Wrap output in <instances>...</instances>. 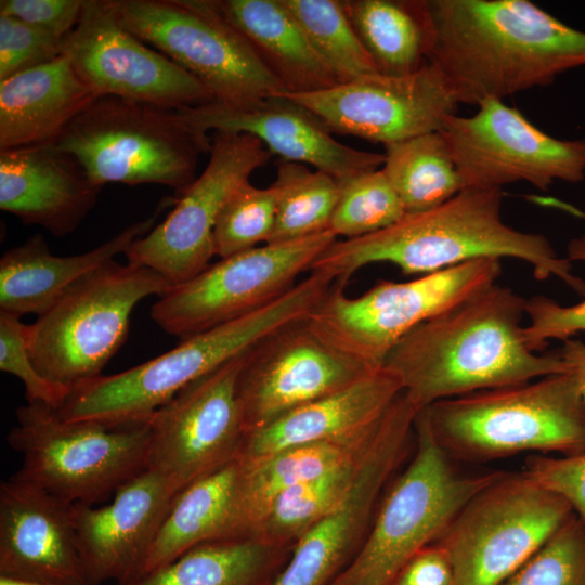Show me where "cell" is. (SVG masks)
Here are the masks:
<instances>
[{
    "mask_svg": "<svg viewBox=\"0 0 585 585\" xmlns=\"http://www.w3.org/2000/svg\"><path fill=\"white\" fill-rule=\"evenodd\" d=\"M160 203L153 216L132 223L100 246L74 256H54L41 234L6 250L0 259V311L22 317L41 315L78 280L125 253L138 238L155 226L165 207Z\"/></svg>",
    "mask_w": 585,
    "mask_h": 585,
    "instance_id": "obj_26",
    "label": "cell"
},
{
    "mask_svg": "<svg viewBox=\"0 0 585 585\" xmlns=\"http://www.w3.org/2000/svg\"><path fill=\"white\" fill-rule=\"evenodd\" d=\"M454 572L445 551L430 544L402 568L392 585H453Z\"/></svg>",
    "mask_w": 585,
    "mask_h": 585,
    "instance_id": "obj_45",
    "label": "cell"
},
{
    "mask_svg": "<svg viewBox=\"0 0 585 585\" xmlns=\"http://www.w3.org/2000/svg\"><path fill=\"white\" fill-rule=\"evenodd\" d=\"M375 369L328 342L308 317L285 324L246 353L237 379L245 433L347 388Z\"/></svg>",
    "mask_w": 585,
    "mask_h": 585,
    "instance_id": "obj_17",
    "label": "cell"
},
{
    "mask_svg": "<svg viewBox=\"0 0 585 585\" xmlns=\"http://www.w3.org/2000/svg\"><path fill=\"white\" fill-rule=\"evenodd\" d=\"M61 56V40L18 18L0 14V80Z\"/></svg>",
    "mask_w": 585,
    "mask_h": 585,
    "instance_id": "obj_42",
    "label": "cell"
},
{
    "mask_svg": "<svg viewBox=\"0 0 585 585\" xmlns=\"http://www.w3.org/2000/svg\"><path fill=\"white\" fill-rule=\"evenodd\" d=\"M53 142L101 186L159 184L177 197L211 147V136L195 131L179 110L116 96L95 98Z\"/></svg>",
    "mask_w": 585,
    "mask_h": 585,
    "instance_id": "obj_7",
    "label": "cell"
},
{
    "mask_svg": "<svg viewBox=\"0 0 585 585\" xmlns=\"http://www.w3.org/2000/svg\"><path fill=\"white\" fill-rule=\"evenodd\" d=\"M382 170L405 213L435 208L464 190L441 131L424 133L385 146Z\"/></svg>",
    "mask_w": 585,
    "mask_h": 585,
    "instance_id": "obj_33",
    "label": "cell"
},
{
    "mask_svg": "<svg viewBox=\"0 0 585 585\" xmlns=\"http://www.w3.org/2000/svg\"><path fill=\"white\" fill-rule=\"evenodd\" d=\"M120 24L196 77L213 101L244 105L285 92L212 0H106Z\"/></svg>",
    "mask_w": 585,
    "mask_h": 585,
    "instance_id": "obj_11",
    "label": "cell"
},
{
    "mask_svg": "<svg viewBox=\"0 0 585 585\" xmlns=\"http://www.w3.org/2000/svg\"><path fill=\"white\" fill-rule=\"evenodd\" d=\"M177 495L162 476L145 469L120 486L105 506L73 505L89 585L136 577Z\"/></svg>",
    "mask_w": 585,
    "mask_h": 585,
    "instance_id": "obj_23",
    "label": "cell"
},
{
    "mask_svg": "<svg viewBox=\"0 0 585 585\" xmlns=\"http://www.w3.org/2000/svg\"><path fill=\"white\" fill-rule=\"evenodd\" d=\"M562 342L559 355L575 377L585 403V342L572 338Z\"/></svg>",
    "mask_w": 585,
    "mask_h": 585,
    "instance_id": "obj_46",
    "label": "cell"
},
{
    "mask_svg": "<svg viewBox=\"0 0 585 585\" xmlns=\"http://www.w3.org/2000/svg\"><path fill=\"white\" fill-rule=\"evenodd\" d=\"M96 184L54 142L0 151V208L52 235L73 233L98 202Z\"/></svg>",
    "mask_w": 585,
    "mask_h": 585,
    "instance_id": "obj_24",
    "label": "cell"
},
{
    "mask_svg": "<svg viewBox=\"0 0 585 585\" xmlns=\"http://www.w3.org/2000/svg\"><path fill=\"white\" fill-rule=\"evenodd\" d=\"M421 411L440 446L464 460L585 451V403L570 372L441 400Z\"/></svg>",
    "mask_w": 585,
    "mask_h": 585,
    "instance_id": "obj_5",
    "label": "cell"
},
{
    "mask_svg": "<svg viewBox=\"0 0 585 585\" xmlns=\"http://www.w3.org/2000/svg\"><path fill=\"white\" fill-rule=\"evenodd\" d=\"M0 369L23 382L28 403L40 402L58 410L70 392L41 375L30 354L28 325L4 311H0Z\"/></svg>",
    "mask_w": 585,
    "mask_h": 585,
    "instance_id": "obj_41",
    "label": "cell"
},
{
    "mask_svg": "<svg viewBox=\"0 0 585 585\" xmlns=\"http://www.w3.org/2000/svg\"><path fill=\"white\" fill-rule=\"evenodd\" d=\"M239 472L240 464L235 459L176 496L136 577L200 544L234 540Z\"/></svg>",
    "mask_w": 585,
    "mask_h": 585,
    "instance_id": "obj_30",
    "label": "cell"
},
{
    "mask_svg": "<svg viewBox=\"0 0 585 585\" xmlns=\"http://www.w3.org/2000/svg\"><path fill=\"white\" fill-rule=\"evenodd\" d=\"M337 239L328 230L222 258L187 282L171 286L153 304L151 317L183 340L251 314L290 290Z\"/></svg>",
    "mask_w": 585,
    "mask_h": 585,
    "instance_id": "obj_13",
    "label": "cell"
},
{
    "mask_svg": "<svg viewBox=\"0 0 585 585\" xmlns=\"http://www.w3.org/2000/svg\"><path fill=\"white\" fill-rule=\"evenodd\" d=\"M94 99L63 55L0 80V151L53 142Z\"/></svg>",
    "mask_w": 585,
    "mask_h": 585,
    "instance_id": "obj_27",
    "label": "cell"
},
{
    "mask_svg": "<svg viewBox=\"0 0 585 585\" xmlns=\"http://www.w3.org/2000/svg\"><path fill=\"white\" fill-rule=\"evenodd\" d=\"M500 273V260L477 259L410 282L381 281L359 297L334 282L308 321L332 344L380 368L405 335L494 285Z\"/></svg>",
    "mask_w": 585,
    "mask_h": 585,
    "instance_id": "obj_10",
    "label": "cell"
},
{
    "mask_svg": "<svg viewBox=\"0 0 585 585\" xmlns=\"http://www.w3.org/2000/svg\"><path fill=\"white\" fill-rule=\"evenodd\" d=\"M61 55L95 98L176 110L213 101L196 77L125 28L106 0L84 1L78 23L61 40Z\"/></svg>",
    "mask_w": 585,
    "mask_h": 585,
    "instance_id": "obj_18",
    "label": "cell"
},
{
    "mask_svg": "<svg viewBox=\"0 0 585 585\" xmlns=\"http://www.w3.org/2000/svg\"><path fill=\"white\" fill-rule=\"evenodd\" d=\"M332 285L326 274L310 272L251 314L187 337L134 367L76 385L56 412L65 420L109 426L146 421L192 381L246 352L281 326L308 317Z\"/></svg>",
    "mask_w": 585,
    "mask_h": 585,
    "instance_id": "obj_4",
    "label": "cell"
},
{
    "mask_svg": "<svg viewBox=\"0 0 585 585\" xmlns=\"http://www.w3.org/2000/svg\"><path fill=\"white\" fill-rule=\"evenodd\" d=\"M503 191L464 188L444 204L405 213L394 224L356 238L337 239L313 262L335 282L347 283L365 265L388 262L405 275H425L468 261L515 258L540 281L555 276L585 296V281L542 234L516 230L502 218Z\"/></svg>",
    "mask_w": 585,
    "mask_h": 585,
    "instance_id": "obj_3",
    "label": "cell"
},
{
    "mask_svg": "<svg viewBox=\"0 0 585 585\" xmlns=\"http://www.w3.org/2000/svg\"><path fill=\"white\" fill-rule=\"evenodd\" d=\"M415 441L414 456L386 489L360 549L329 585H392L410 559L437 542L461 508L504 472H458L422 411Z\"/></svg>",
    "mask_w": 585,
    "mask_h": 585,
    "instance_id": "obj_6",
    "label": "cell"
},
{
    "mask_svg": "<svg viewBox=\"0 0 585 585\" xmlns=\"http://www.w3.org/2000/svg\"><path fill=\"white\" fill-rule=\"evenodd\" d=\"M86 0H1L0 14L36 26L58 40L78 23Z\"/></svg>",
    "mask_w": 585,
    "mask_h": 585,
    "instance_id": "obj_44",
    "label": "cell"
},
{
    "mask_svg": "<svg viewBox=\"0 0 585 585\" xmlns=\"http://www.w3.org/2000/svg\"><path fill=\"white\" fill-rule=\"evenodd\" d=\"M368 448L358 458L281 493L259 517L248 537L270 545L294 547L303 534L346 499L361 473Z\"/></svg>",
    "mask_w": 585,
    "mask_h": 585,
    "instance_id": "obj_34",
    "label": "cell"
},
{
    "mask_svg": "<svg viewBox=\"0 0 585 585\" xmlns=\"http://www.w3.org/2000/svg\"><path fill=\"white\" fill-rule=\"evenodd\" d=\"M208 162L178 197L165 220L135 239L127 262L150 268L171 286L204 271L214 256L213 231L233 193L271 158L270 151L247 133L212 132Z\"/></svg>",
    "mask_w": 585,
    "mask_h": 585,
    "instance_id": "obj_15",
    "label": "cell"
},
{
    "mask_svg": "<svg viewBox=\"0 0 585 585\" xmlns=\"http://www.w3.org/2000/svg\"><path fill=\"white\" fill-rule=\"evenodd\" d=\"M380 74L402 76L428 62L422 0H340Z\"/></svg>",
    "mask_w": 585,
    "mask_h": 585,
    "instance_id": "obj_32",
    "label": "cell"
},
{
    "mask_svg": "<svg viewBox=\"0 0 585 585\" xmlns=\"http://www.w3.org/2000/svg\"><path fill=\"white\" fill-rule=\"evenodd\" d=\"M275 225L268 243H284L328 231L342 182L307 165L277 162Z\"/></svg>",
    "mask_w": 585,
    "mask_h": 585,
    "instance_id": "obj_35",
    "label": "cell"
},
{
    "mask_svg": "<svg viewBox=\"0 0 585 585\" xmlns=\"http://www.w3.org/2000/svg\"><path fill=\"white\" fill-rule=\"evenodd\" d=\"M471 116H447L441 128L464 188H499L523 181L546 191L585 178V140L544 132L502 100L481 101Z\"/></svg>",
    "mask_w": 585,
    "mask_h": 585,
    "instance_id": "obj_14",
    "label": "cell"
},
{
    "mask_svg": "<svg viewBox=\"0 0 585 585\" xmlns=\"http://www.w3.org/2000/svg\"><path fill=\"white\" fill-rule=\"evenodd\" d=\"M573 514L568 502L523 471L503 472L434 543L452 563L453 585H500Z\"/></svg>",
    "mask_w": 585,
    "mask_h": 585,
    "instance_id": "obj_12",
    "label": "cell"
},
{
    "mask_svg": "<svg viewBox=\"0 0 585 585\" xmlns=\"http://www.w3.org/2000/svg\"><path fill=\"white\" fill-rule=\"evenodd\" d=\"M170 287L154 270L128 262L113 260L88 273L28 325L37 369L68 389L102 375L128 337L136 304Z\"/></svg>",
    "mask_w": 585,
    "mask_h": 585,
    "instance_id": "obj_9",
    "label": "cell"
},
{
    "mask_svg": "<svg viewBox=\"0 0 585 585\" xmlns=\"http://www.w3.org/2000/svg\"><path fill=\"white\" fill-rule=\"evenodd\" d=\"M567 258L585 263V234L570 239ZM525 315L530 322L523 327V337L529 349L537 353L551 340L566 341L585 332V299L562 306L546 296H534L526 300Z\"/></svg>",
    "mask_w": 585,
    "mask_h": 585,
    "instance_id": "obj_40",
    "label": "cell"
},
{
    "mask_svg": "<svg viewBox=\"0 0 585 585\" xmlns=\"http://www.w3.org/2000/svg\"><path fill=\"white\" fill-rule=\"evenodd\" d=\"M277 188L250 181L230 197L213 231L214 256L222 258L258 247L271 238L276 218Z\"/></svg>",
    "mask_w": 585,
    "mask_h": 585,
    "instance_id": "obj_38",
    "label": "cell"
},
{
    "mask_svg": "<svg viewBox=\"0 0 585 585\" xmlns=\"http://www.w3.org/2000/svg\"><path fill=\"white\" fill-rule=\"evenodd\" d=\"M418 412L402 392L385 415L349 495L299 538L272 585H329L350 563L410 453Z\"/></svg>",
    "mask_w": 585,
    "mask_h": 585,
    "instance_id": "obj_19",
    "label": "cell"
},
{
    "mask_svg": "<svg viewBox=\"0 0 585 585\" xmlns=\"http://www.w3.org/2000/svg\"><path fill=\"white\" fill-rule=\"evenodd\" d=\"M0 585H42V584L15 581V580H11V578L0 576Z\"/></svg>",
    "mask_w": 585,
    "mask_h": 585,
    "instance_id": "obj_47",
    "label": "cell"
},
{
    "mask_svg": "<svg viewBox=\"0 0 585 585\" xmlns=\"http://www.w3.org/2000/svg\"><path fill=\"white\" fill-rule=\"evenodd\" d=\"M198 133H247L282 160L310 165L340 182L382 168L384 153L353 148L335 140L310 110L281 94L244 105L216 101L179 109Z\"/></svg>",
    "mask_w": 585,
    "mask_h": 585,
    "instance_id": "obj_21",
    "label": "cell"
},
{
    "mask_svg": "<svg viewBox=\"0 0 585 585\" xmlns=\"http://www.w3.org/2000/svg\"><path fill=\"white\" fill-rule=\"evenodd\" d=\"M500 585H585V525L573 514Z\"/></svg>",
    "mask_w": 585,
    "mask_h": 585,
    "instance_id": "obj_39",
    "label": "cell"
},
{
    "mask_svg": "<svg viewBox=\"0 0 585 585\" xmlns=\"http://www.w3.org/2000/svg\"><path fill=\"white\" fill-rule=\"evenodd\" d=\"M339 83L380 74L340 0H282Z\"/></svg>",
    "mask_w": 585,
    "mask_h": 585,
    "instance_id": "obj_36",
    "label": "cell"
},
{
    "mask_svg": "<svg viewBox=\"0 0 585 585\" xmlns=\"http://www.w3.org/2000/svg\"><path fill=\"white\" fill-rule=\"evenodd\" d=\"M15 417L6 440L22 457L17 473L65 503L93 505L147 469V421L65 420L40 402Z\"/></svg>",
    "mask_w": 585,
    "mask_h": 585,
    "instance_id": "obj_8",
    "label": "cell"
},
{
    "mask_svg": "<svg viewBox=\"0 0 585 585\" xmlns=\"http://www.w3.org/2000/svg\"><path fill=\"white\" fill-rule=\"evenodd\" d=\"M332 132L384 146L440 131L457 101L440 69L430 62L402 76L376 74L308 92H283Z\"/></svg>",
    "mask_w": 585,
    "mask_h": 585,
    "instance_id": "obj_20",
    "label": "cell"
},
{
    "mask_svg": "<svg viewBox=\"0 0 585 585\" xmlns=\"http://www.w3.org/2000/svg\"><path fill=\"white\" fill-rule=\"evenodd\" d=\"M292 549L251 537L208 542L117 585H272Z\"/></svg>",
    "mask_w": 585,
    "mask_h": 585,
    "instance_id": "obj_31",
    "label": "cell"
},
{
    "mask_svg": "<svg viewBox=\"0 0 585 585\" xmlns=\"http://www.w3.org/2000/svg\"><path fill=\"white\" fill-rule=\"evenodd\" d=\"M247 351L188 384L146 420L147 469L177 494L238 458L246 433L237 379Z\"/></svg>",
    "mask_w": 585,
    "mask_h": 585,
    "instance_id": "obj_16",
    "label": "cell"
},
{
    "mask_svg": "<svg viewBox=\"0 0 585 585\" xmlns=\"http://www.w3.org/2000/svg\"><path fill=\"white\" fill-rule=\"evenodd\" d=\"M526 299L496 284L418 325L389 352L382 367L418 408L486 389L569 372L559 353L529 349Z\"/></svg>",
    "mask_w": 585,
    "mask_h": 585,
    "instance_id": "obj_2",
    "label": "cell"
},
{
    "mask_svg": "<svg viewBox=\"0 0 585 585\" xmlns=\"http://www.w3.org/2000/svg\"><path fill=\"white\" fill-rule=\"evenodd\" d=\"M428 62L458 104L552 83L585 67V31L529 0H422Z\"/></svg>",
    "mask_w": 585,
    "mask_h": 585,
    "instance_id": "obj_1",
    "label": "cell"
},
{
    "mask_svg": "<svg viewBox=\"0 0 585 585\" xmlns=\"http://www.w3.org/2000/svg\"><path fill=\"white\" fill-rule=\"evenodd\" d=\"M382 419L374 428L350 437L291 446L256 460L238 459L234 538H247L281 493L361 456L374 441Z\"/></svg>",
    "mask_w": 585,
    "mask_h": 585,
    "instance_id": "obj_29",
    "label": "cell"
},
{
    "mask_svg": "<svg viewBox=\"0 0 585 585\" xmlns=\"http://www.w3.org/2000/svg\"><path fill=\"white\" fill-rule=\"evenodd\" d=\"M405 214L382 168L342 182L329 231L338 238H356L381 231Z\"/></svg>",
    "mask_w": 585,
    "mask_h": 585,
    "instance_id": "obj_37",
    "label": "cell"
},
{
    "mask_svg": "<svg viewBox=\"0 0 585 585\" xmlns=\"http://www.w3.org/2000/svg\"><path fill=\"white\" fill-rule=\"evenodd\" d=\"M0 576L42 585H89L73 505L17 472L0 484Z\"/></svg>",
    "mask_w": 585,
    "mask_h": 585,
    "instance_id": "obj_22",
    "label": "cell"
},
{
    "mask_svg": "<svg viewBox=\"0 0 585 585\" xmlns=\"http://www.w3.org/2000/svg\"><path fill=\"white\" fill-rule=\"evenodd\" d=\"M523 472L568 502L585 525V451L560 457L536 455L528 459Z\"/></svg>",
    "mask_w": 585,
    "mask_h": 585,
    "instance_id": "obj_43",
    "label": "cell"
},
{
    "mask_svg": "<svg viewBox=\"0 0 585 585\" xmlns=\"http://www.w3.org/2000/svg\"><path fill=\"white\" fill-rule=\"evenodd\" d=\"M403 392L380 367L335 393L315 400L245 435L238 458L256 460L307 443L336 440L377 426Z\"/></svg>",
    "mask_w": 585,
    "mask_h": 585,
    "instance_id": "obj_25",
    "label": "cell"
},
{
    "mask_svg": "<svg viewBox=\"0 0 585 585\" xmlns=\"http://www.w3.org/2000/svg\"><path fill=\"white\" fill-rule=\"evenodd\" d=\"M218 13L248 41L285 92L339 84L282 0H212Z\"/></svg>",
    "mask_w": 585,
    "mask_h": 585,
    "instance_id": "obj_28",
    "label": "cell"
}]
</instances>
